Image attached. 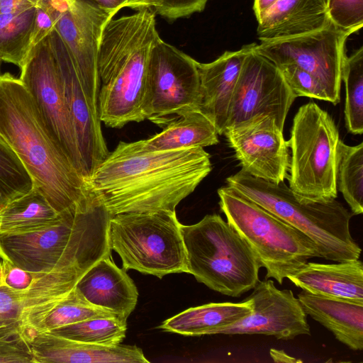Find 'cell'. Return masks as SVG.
Segmentation results:
<instances>
[{"instance_id": "6da1fadb", "label": "cell", "mask_w": 363, "mask_h": 363, "mask_svg": "<svg viewBox=\"0 0 363 363\" xmlns=\"http://www.w3.org/2000/svg\"><path fill=\"white\" fill-rule=\"evenodd\" d=\"M211 169L210 155L201 147L150 150L141 140L121 141L86 182L111 216L175 211Z\"/></svg>"}, {"instance_id": "7a4b0ae2", "label": "cell", "mask_w": 363, "mask_h": 363, "mask_svg": "<svg viewBox=\"0 0 363 363\" xmlns=\"http://www.w3.org/2000/svg\"><path fill=\"white\" fill-rule=\"evenodd\" d=\"M0 137L57 212L74 208L87 195L86 180L50 133L25 85L9 73L0 74Z\"/></svg>"}, {"instance_id": "3957f363", "label": "cell", "mask_w": 363, "mask_h": 363, "mask_svg": "<svg viewBox=\"0 0 363 363\" xmlns=\"http://www.w3.org/2000/svg\"><path fill=\"white\" fill-rule=\"evenodd\" d=\"M111 217L89 191L53 224L22 233L0 234V258L32 273L72 268L86 271L100 259L111 257Z\"/></svg>"}, {"instance_id": "277c9868", "label": "cell", "mask_w": 363, "mask_h": 363, "mask_svg": "<svg viewBox=\"0 0 363 363\" xmlns=\"http://www.w3.org/2000/svg\"><path fill=\"white\" fill-rule=\"evenodd\" d=\"M159 37L155 13L149 8L111 18L105 24L98 54V113L107 126L121 128L145 120L142 105L147 64Z\"/></svg>"}, {"instance_id": "5b68a950", "label": "cell", "mask_w": 363, "mask_h": 363, "mask_svg": "<svg viewBox=\"0 0 363 363\" xmlns=\"http://www.w3.org/2000/svg\"><path fill=\"white\" fill-rule=\"evenodd\" d=\"M226 184L306 235L320 258L337 262L359 259L362 250L350 230L353 214L336 199L304 201L284 182L275 184L242 169L228 177Z\"/></svg>"}, {"instance_id": "8992f818", "label": "cell", "mask_w": 363, "mask_h": 363, "mask_svg": "<svg viewBox=\"0 0 363 363\" xmlns=\"http://www.w3.org/2000/svg\"><path fill=\"white\" fill-rule=\"evenodd\" d=\"M188 274L209 289L231 297L252 289L262 264L240 235L218 214L193 225L181 224Z\"/></svg>"}, {"instance_id": "52a82bcc", "label": "cell", "mask_w": 363, "mask_h": 363, "mask_svg": "<svg viewBox=\"0 0 363 363\" xmlns=\"http://www.w3.org/2000/svg\"><path fill=\"white\" fill-rule=\"evenodd\" d=\"M219 206L228 223L252 248L265 279L282 284L309 259L320 257L315 242L303 233L228 185L218 189Z\"/></svg>"}, {"instance_id": "ba28073f", "label": "cell", "mask_w": 363, "mask_h": 363, "mask_svg": "<svg viewBox=\"0 0 363 363\" xmlns=\"http://www.w3.org/2000/svg\"><path fill=\"white\" fill-rule=\"evenodd\" d=\"M180 226L175 211L116 214L109 221L110 247L118 254L126 271L135 269L160 279L188 273Z\"/></svg>"}, {"instance_id": "9c48e42d", "label": "cell", "mask_w": 363, "mask_h": 363, "mask_svg": "<svg viewBox=\"0 0 363 363\" xmlns=\"http://www.w3.org/2000/svg\"><path fill=\"white\" fill-rule=\"evenodd\" d=\"M338 129L330 114L313 101L303 104L293 119L288 179L301 200L326 202L337 196L336 156Z\"/></svg>"}, {"instance_id": "30bf717a", "label": "cell", "mask_w": 363, "mask_h": 363, "mask_svg": "<svg viewBox=\"0 0 363 363\" xmlns=\"http://www.w3.org/2000/svg\"><path fill=\"white\" fill-rule=\"evenodd\" d=\"M198 62L159 37L147 61L142 105L144 119L162 123L167 116L199 109Z\"/></svg>"}, {"instance_id": "8fae6325", "label": "cell", "mask_w": 363, "mask_h": 363, "mask_svg": "<svg viewBox=\"0 0 363 363\" xmlns=\"http://www.w3.org/2000/svg\"><path fill=\"white\" fill-rule=\"evenodd\" d=\"M350 35L331 22L318 30L262 40L254 47L277 67L294 65L313 74L325 86L336 105L340 100L345 45Z\"/></svg>"}, {"instance_id": "7c38bea8", "label": "cell", "mask_w": 363, "mask_h": 363, "mask_svg": "<svg viewBox=\"0 0 363 363\" xmlns=\"http://www.w3.org/2000/svg\"><path fill=\"white\" fill-rule=\"evenodd\" d=\"M20 69L19 79L32 96L45 126L83 176L77 140L48 35L31 48Z\"/></svg>"}, {"instance_id": "4fadbf2b", "label": "cell", "mask_w": 363, "mask_h": 363, "mask_svg": "<svg viewBox=\"0 0 363 363\" xmlns=\"http://www.w3.org/2000/svg\"><path fill=\"white\" fill-rule=\"evenodd\" d=\"M254 45L249 44L230 104L225 129L254 116L265 115L273 118L284 130L287 113L296 98L279 69L257 52Z\"/></svg>"}, {"instance_id": "5bb4252c", "label": "cell", "mask_w": 363, "mask_h": 363, "mask_svg": "<svg viewBox=\"0 0 363 363\" xmlns=\"http://www.w3.org/2000/svg\"><path fill=\"white\" fill-rule=\"evenodd\" d=\"M223 135L234 150L242 170L275 184L288 179L289 143L273 118L254 116L225 129Z\"/></svg>"}, {"instance_id": "9a60e30c", "label": "cell", "mask_w": 363, "mask_h": 363, "mask_svg": "<svg viewBox=\"0 0 363 363\" xmlns=\"http://www.w3.org/2000/svg\"><path fill=\"white\" fill-rule=\"evenodd\" d=\"M85 272L72 268L37 273L23 290L0 286V325L14 328L27 340Z\"/></svg>"}, {"instance_id": "2e32d148", "label": "cell", "mask_w": 363, "mask_h": 363, "mask_svg": "<svg viewBox=\"0 0 363 363\" xmlns=\"http://www.w3.org/2000/svg\"><path fill=\"white\" fill-rule=\"evenodd\" d=\"M110 18L91 1L73 0L55 27L72 57L84 91L97 112L101 87L98 54L104 26Z\"/></svg>"}, {"instance_id": "e0dca14e", "label": "cell", "mask_w": 363, "mask_h": 363, "mask_svg": "<svg viewBox=\"0 0 363 363\" xmlns=\"http://www.w3.org/2000/svg\"><path fill=\"white\" fill-rule=\"evenodd\" d=\"M252 289L246 298L252 312L218 334H262L284 340L311 335L307 315L291 290L277 289L269 279L259 281Z\"/></svg>"}, {"instance_id": "ac0fdd59", "label": "cell", "mask_w": 363, "mask_h": 363, "mask_svg": "<svg viewBox=\"0 0 363 363\" xmlns=\"http://www.w3.org/2000/svg\"><path fill=\"white\" fill-rule=\"evenodd\" d=\"M48 38L74 126L83 176L87 180L109 154L101 131V122L83 90L72 57L60 36L54 29Z\"/></svg>"}, {"instance_id": "d6986e66", "label": "cell", "mask_w": 363, "mask_h": 363, "mask_svg": "<svg viewBox=\"0 0 363 363\" xmlns=\"http://www.w3.org/2000/svg\"><path fill=\"white\" fill-rule=\"evenodd\" d=\"M33 363H149L135 345L113 347L85 343L50 333H37L27 339Z\"/></svg>"}, {"instance_id": "ffe728a7", "label": "cell", "mask_w": 363, "mask_h": 363, "mask_svg": "<svg viewBox=\"0 0 363 363\" xmlns=\"http://www.w3.org/2000/svg\"><path fill=\"white\" fill-rule=\"evenodd\" d=\"M249 44L225 51L208 63H197L201 86L200 111L214 123L218 134L225 129L230 104Z\"/></svg>"}, {"instance_id": "44dd1931", "label": "cell", "mask_w": 363, "mask_h": 363, "mask_svg": "<svg viewBox=\"0 0 363 363\" xmlns=\"http://www.w3.org/2000/svg\"><path fill=\"white\" fill-rule=\"evenodd\" d=\"M75 286L89 302L122 319L127 320L137 304L138 291L134 281L111 257L103 258L92 265Z\"/></svg>"}, {"instance_id": "7402d4cb", "label": "cell", "mask_w": 363, "mask_h": 363, "mask_svg": "<svg viewBox=\"0 0 363 363\" xmlns=\"http://www.w3.org/2000/svg\"><path fill=\"white\" fill-rule=\"evenodd\" d=\"M306 315L330 330L350 349H363V301L330 297L306 290L297 297Z\"/></svg>"}, {"instance_id": "603a6c76", "label": "cell", "mask_w": 363, "mask_h": 363, "mask_svg": "<svg viewBox=\"0 0 363 363\" xmlns=\"http://www.w3.org/2000/svg\"><path fill=\"white\" fill-rule=\"evenodd\" d=\"M328 0H279L259 18L260 41L299 35L330 24Z\"/></svg>"}, {"instance_id": "cb8c5ba5", "label": "cell", "mask_w": 363, "mask_h": 363, "mask_svg": "<svg viewBox=\"0 0 363 363\" xmlns=\"http://www.w3.org/2000/svg\"><path fill=\"white\" fill-rule=\"evenodd\" d=\"M287 279L313 294L363 301V264L359 259L335 264L307 262Z\"/></svg>"}, {"instance_id": "d4e9b609", "label": "cell", "mask_w": 363, "mask_h": 363, "mask_svg": "<svg viewBox=\"0 0 363 363\" xmlns=\"http://www.w3.org/2000/svg\"><path fill=\"white\" fill-rule=\"evenodd\" d=\"M252 312L250 301L210 303L189 308L164 320L158 328L185 336L216 335Z\"/></svg>"}, {"instance_id": "484cf974", "label": "cell", "mask_w": 363, "mask_h": 363, "mask_svg": "<svg viewBox=\"0 0 363 363\" xmlns=\"http://www.w3.org/2000/svg\"><path fill=\"white\" fill-rule=\"evenodd\" d=\"M165 121L166 126L162 132L141 140L145 149L171 150L204 147L219 142L214 123L199 109L187 111Z\"/></svg>"}, {"instance_id": "4316f807", "label": "cell", "mask_w": 363, "mask_h": 363, "mask_svg": "<svg viewBox=\"0 0 363 363\" xmlns=\"http://www.w3.org/2000/svg\"><path fill=\"white\" fill-rule=\"evenodd\" d=\"M61 216L34 187L0 210V234L35 230L55 223Z\"/></svg>"}, {"instance_id": "83f0119b", "label": "cell", "mask_w": 363, "mask_h": 363, "mask_svg": "<svg viewBox=\"0 0 363 363\" xmlns=\"http://www.w3.org/2000/svg\"><path fill=\"white\" fill-rule=\"evenodd\" d=\"M36 7L0 14V59L21 68L32 48Z\"/></svg>"}, {"instance_id": "f1b7e54d", "label": "cell", "mask_w": 363, "mask_h": 363, "mask_svg": "<svg viewBox=\"0 0 363 363\" xmlns=\"http://www.w3.org/2000/svg\"><path fill=\"white\" fill-rule=\"evenodd\" d=\"M336 184L353 215L363 212V143L351 146L340 140L336 156Z\"/></svg>"}, {"instance_id": "f546056e", "label": "cell", "mask_w": 363, "mask_h": 363, "mask_svg": "<svg viewBox=\"0 0 363 363\" xmlns=\"http://www.w3.org/2000/svg\"><path fill=\"white\" fill-rule=\"evenodd\" d=\"M126 330L127 320L109 317L88 319L45 333L85 343L113 347L121 344Z\"/></svg>"}, {"instance_id": "4dcf8cb0", "label": "cell", "mask_w": 363, "mask_h": 363, "mask_svg": "<svg viewBox=\"0 0 363 363\" xmlns=\"http://www.w3.org/2000/svg\"><path fill=\"white\" fill-rule=\"evenodd\" d=\"M345 87V121L348 132L363 133V47L347 56L342 73Z\"/></svg>"}, {"instance_id": "1f68e13d", "label": "cell", "mask_w": 363, "mask_h": 363, "mask_svg": "<svg viewBox=\"0 0 363 363\" xmlns=\"http://www.w3.org/2000/svg\"><path fill=\"white\" fill-rule=\"evenodd\" d=\"M109 317L119 318L113 312L89 302L74 286L49 313L35 333L50 332L88 319Z\"/></svg>"}, {"instance_id": "d6a6232c", "label": "cell", "mask_w": 363, "mask_h": 363, "mask_svg": "<svg viewBox=\"0 0 363 363\" xmlns=\"http://www.w3.org/2000/svg\"><path fill=\"white\" fill-rule=\"evenodd\" d=\"M33 188V179L25 165L0 137V210Z\"/></svg>"}, {"instance_id": "836d02e7", "label": "cell", "mask_w": 363, "mask_h": 363, "mask_svg": "<svg viewBox=\"0 0 363 363\" xmlns=\"http://www.w3.org/2000/svg\"><path fill=\"white\" fill-rule=\"evenodd\" d=\"M277 67L296 98L306 96L333 104V100L325 86L311 73L294 65H285Z\"/></svg>"}, {"instance_id": "e575fe53", "label": "cell", "mask_w": 363, "mask_h": 363, "mask_svg": "<svg viewBox=\"0 0 363 363\" xmlns=\"http://www.w3.org/2000/svg\"><path fill=\"white\" fill-rule=\"evenodd\" d=\"M330 21L338 28L352 35L363 26V0H328Z\"/></svg>"}, {"instance_id": "d590c367", "label": "cell", "mask_w": 363, "mask_h": 363, "mask_svg": "<svg viewBox=\"0 0 363 363\" xmlns=\"http://www.w3.org/2000/svg\"><path fill=\"white\" fill-rule=\"evenodd\" d=\"M208 0H149L146 8H150L169 20L187 17L201 12Z\"/></svg>"}, {"instance_id": "8d00e7d4", "label": "cell", "mask_w": 363, "mask_h": 363, "mask_svg": "<svg viewBox=\"0 0 363 363\" xmlns=\"http://www.w3.org/2000/svg\"><path fill=\"white\" fill-rule=\"evenodd\" d=\"M0 363H33L30 347L23 336L0 337Z\"/></svg>"}, {"instance_id": "74e56055", "label": "cell", "mask_w": 363, "mask_h": 363, "mask_svg": "<svg viewBox=\"0 0 363 363\" xmlns=\"http://www.w3.org/2000/svg\"><path fill=\"white\" fill-rule=\"evenodd\" d=\"M0 264L3 268L4 286L15 290L28 288L37 274L19 268L4 259L0 258Z\"/></svg>"}, {"instance_id": "f35d334b", "label": "cell", "mask_w": 363, "mask_h": 363, "mask_svg": "<svg viewBox=\"0 0 363 363\" xmlns=\"http://www.w3.org/2000/svg\"><path fill=\"white\" fill-rule=\"evenodd\" d=\"M58 18L48 10L36 6L32 35V48L45 39L54 29Z\"/></svg>"}, {"instance_id": "ab89813d", "label": "cell", "mask_w": 363, "mask_h": 363, "mask_svg": "<svg viewBox=\"0 0 363 363\" xmlns=\"http://www.w3.org/2000/svg\"><path fill=\"white\" fill-rule=\"evenodd\" d=\"M38 0H0V14L15 13L36 7Z\"/></svg>"}, {"instance_id": "60d3db41", "label": "cell", "mask_w": 363, "mask_h": 363, "mask_svg": "<svg viewBox=\"0 0 363 363\" xmlns=\"http://www.w3.org/2000/svg\"><path fill=\"white\" fill-rule=\"evenodd\" d=\"M111 18L124 7H129L130 0H88Z\"/></svg>"}, {"instance_id": "b9f144b4", "label": "cell", "mask_w": 363, "mask_h": 363, "mask_svg": "<svg viewBox=\"0 0 363 363\" xmlns=\"http://www.w3.org/2000/svg\"><path fill=\"white\" fill-rule=\"evenodd\" d=\"M279 0H254L253 11L258 21Z\"/></svg>"}, {"instance_id": "7bdbcfd3", "label": "cell", "mask_w": 363, "mask_h": 363, "mask_svg": "<svg viewBox=\"0 0 363 363\" xmlns=\"http://www.w3.org/2000/svg\"><path fill=\"white\" fill-rule=\"evenodd\" d=\"M269 354H270L272 359L275 362H286V363L302 362V360L297 359L293 357L289 356L284 350H277V349H271L269 351Z\"/></svg>"}, {"instance_id": "ee69618b", "label": "cell", "mask_w": 363, "mask_h": 363, "mask_svg": "<svg viewBox=\"0 0 363 363\" xmlns=\"http://www.w3.org/2000/svg\"><path fill=\"white\" fill-rule=\"evenodd\" d=\"M20 335L14 328L0 325V337H11Z\"/></svg>"}, {"instance_id": "f6af8a7d", "label": "cell", "mask_w": 363, "mask_h": 363, "mask_svg": "<svg viewBox=\"0 0 363 363\" xmlns=\"http://www.w3.org/2000/svg\"><path fill=\"white\" fill-rule=\"evenodd\" d=\"M149 0H130L129 8L139 10L142 8H146Z\"/></svg>"}, {"instance_id": "bcb514c9", "label": "cell", "mask_w": 363, "mask_h": 363, "mask_svg": "<svg viewBox=\"0 0 363 363\" xmlns=\"http://www.w3.org/2000/svg\"><path fill=\"white\" fill-rule=\"evenodd\" d=\"M4 286V275H3V268L1 264H0V286Z\"/></svg>"}, {"instance_id": "7dc6e473", "label": "cell", "mask_w": 363, "mask_h": 363, "mask_svg": "<svg viewBox=\"0 0 363 363\" xmlns=\"http://www.w3.org/2000/svg\"><path fill=\"white\" fill-rule=\"evenodd\" d=\"M1 61H2V60L0 59V65H1Z\"/></svg>"}]
</instances>
